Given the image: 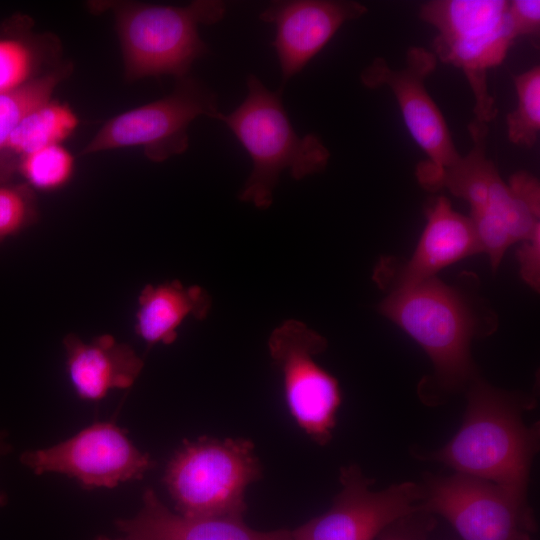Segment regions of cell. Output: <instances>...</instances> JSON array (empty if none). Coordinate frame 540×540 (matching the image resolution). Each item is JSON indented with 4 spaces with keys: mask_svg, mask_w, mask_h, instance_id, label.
<instances>
[{
    "mask_svg": "<svg viewBox=\"0 0 540 540\" xmlns=\"http://www.w3.org/2000/svg\"><path fill=\"white\" fill-rule=\"evenodd\" d=\"M72 71L73 63L67 60L57 70L0 94V184L10 182L4 171L3 156L12 131L28 112L52 98L55 88L67 79Z\"/></svg>",
    "mask_w": 540,
    "mask_h": 540,
    "instance_id": "21",
    "label": "cell"
},
{
    "mask_svg": "<svg viewBox=\"0 0 540 540\" xmlns=\"http://www.w3.org/2000/svg\"><path fill=\"white\" fill-rule=\"evenodd\" d=\"M74 157L62 144L50 145L24 157L17 173L33 190L53 191L68 183L74 172Z\"/></svg>",
    "mask_w": 540,
    "mask_h": 540,
    "instance_id": "23",
    "label": "cell"
},
{
    "mask_svg": "<svg viewBox=\"0 0 540 540\" xmlns=\"http://www.w3.org/2000/svg\"><path fill=\"white\" fill-rule=\"evenodd\" d=\"M517 256L520 263V274L522 279L533 288L539 291L540 286V226L531 235L522 241Z\"/></svg>",
    "mask_w": 540,
    "mask_h": 540,
    "instance_id": "27",
    "label": "cell"
},
{
    "mask_svg": "<svg viewBox=\"0 0 540 540\" xmlns=\"http://www.w3.org/2000/svg\"><path fill=\"white\" fill-rule=\"evenodd\" d=\"M127 540H293L291 531L254 530L243 518L187 517L172 512L148 488L142 507L132 518L116 520Z\"/></svg>",
    "mask_w": 540,
    "mask_h": 540,
    "instance_id": "15",
    "label": "cell"
},
{
    "mask_svg": "<svg viewBox=\"0 0 540 540\" xmlns=\"http://www.w3.org/2000/svg\"><path fill=\"white\" fill-rule=\"evenodd\" d=\"M219 112L216 94L188 74L175 79L166 96L118 114L106 121L79 156L141 146L153 162L184 153L189 146L188 127L199 116L213 118Z\"/></svg>",
    "mask_w": 540,
    "mask_h": 540,
    "instance_id": "7",
    "label": "cell"
},
{
    "mask_svg": "<svg viewBox=\"0 0 540 540\" xmlns=\"http://www.w3.org/2000/svg\"><path fill=\"white\" fill-rule=\"evenodd\" d=\"M34 20L15 13L0 23V94L17 89L60 68V38L51 32H35Z\"/></svg>",
    "mask_w": 540,
    "mask_h": 540,
    "instance_id": "18",
    "label": "cell"
},
{
    "mask_svg": "<svg viewBox=\"0 0 540 540\" xmlns=\"http://www.w3.org/2000/svg\"><path fill=\"white\" fill-rule=\"evenodd\" d=\"M87 6L91 13H113L128 82L190 74L192 64L208 53L199 25L217 23L226 13L225 3L219 0H196L186 6L90 1Z\"/></svg>",
    "mask_w": 540,
    "mask_h": 540,
    "instance_id": "2",
    "label": "cell"
},
{
    "mask_svg": "<svg viewBox=\"0 0 540 540\" xmlns=\"http://www.w3.org/2000/svg\"><path fill=\"white\" fill-rule=\"evenodd\" d=\"M63 344L71 385L86 401H99L113 389L131 387L143 369L135 351L110 335L84 342L69 334Z\"/></svg>",
    "mask_w": 540,
    "mask_h": 540,
    "instance_id": "17",
    "label": "cell"
},
{
    "mask_svg": "<svg viewBox=\"0 0 540 540\" xmlns=\"http://www.w3.org/2000/svg\"><path fill=\"white\" fill-rule=\"evenodd\" d=\"M261 475L252 441L203 436L184 441L167 465L164 482L183 516L243 518L246 489Z\"/></svg>",
    "mask_w": 540,
    "mask_h": 540,
    "instance_id": "6",
    "label": "cell"
},
{
    "mask_svg": "<svg viewBox=\"0 0 540 540\" xmlns=\"http://www.w3.org/2000/svg\"><path fill=\"white\" fill-rule=\"evenodd\" d=\"M508 17L515 37L536 38L540 30V1H508Z\"/></svg>",
    "mask_w": 540,
    "mask_h": 540,
    "instance_id": "25",
    "label": "cell"
},
{
    "mask_svg": "<svg viewBox=\"0 0 540 540\" xmlns=\"http://www.w3.org/2000/svg\"><path fill=\"white\" fill-rule=\"evenodd\" d=\"M418 511L446 519L463 540H533L527 498L492 482L455 472L428 475Z\"/></svg>",
    "mask_w": 540,
    "mask_h": 540,
    "instance_id": "8",
    "label": "cell"
},
{
    "mask_svg": "<svg viewBox=\"0 0 540 540\" xmlns=\"http://www.w3.org/2000/svg\"><path fill=\"white\" fill-rule=\"evenodd\" d=\"M472 147L452 166L436 168L427 161L416 166V178L430 191L447 188L466 200L470 214H486L502 220L514 242L527 239L540 226V207L527 202L501 178L487 156L488 124L475 119L468 125Z\"/></svg>",
    "mask_w": 540,
    "mask_h": 540,
    "instance_id": "10",
    "label": "cell"
},
{
    "mask_svg": "<svg viewBox=\"0 0 540 540\" xmlns=\"http://www.w3.org/2000/svg\"><path fill=\"white\" fill-rule=\"evenodd\" d=\"M79 118L66 102L50 98L28 112L7 142L3 167L8 180L17 173L19 162L44 147L62 144L77 129Z\"/></svg>",
    "mask_w": 540,
    "mask_h": 540,
    "instance_id": "20",
    "label": "cell"
},
{
    "mask_svg": "<svg viewBox=\"0 0 540 540\" xmlns=\"http://www.w3.org/2000/svg\"><path fill=\"white\" fill-rule=\"evenodd\" d=\"M435 54L423 47H410L405 66L392 69L384 58H375L360 73L361 83L370 89L388 87L398 103L405 125L427 155L429 164L447 168L461 154L451 137L439 107L426 89V79L437 65Z\"/></svg>",
    "mask_w": 540,
    "mask_h": 540,
    "instance_id": "13",
    "label": "cell"
},
{
    "mask_svg": "<svg viewBox=\"0 0 540 540\" xmlns=\"http://www.w3.org/2000/svg\"><path fill=\"white\" fill-rule=\"evenodd\" d=\"M425 213L427 222L423 233L413 255L401 268L395 288L435 277L443 268L482 252L472 221L453 210L445 196L433 199Z\"/></svg>",
    "mask_w": 540,
    "mask_h": 540,
    "instance_id": "16",
    "label": "cell"
},
{
    "mask_svg": "<svg viewBox=\"0 0 540 540\" xmlns=\"http://www.w3.org/2000/svg\"><path fill=\"white\" fill-rule=\"evenodd\" d=\"M458 432L441 449L423 456L456 472L499 485L527 498L529 475L539 448L540 424L527 426L529 401L476 378Z\"/></svg>",
    "mask_w": 540,
    "mask_h": 540,
    "instance_id": "1",
    "label": "cell"
},
{
    "mask_svg": "<svg viewBox=\"0 0 540 540\" xmlns=\"http://www.w3.org/2000/svg\"><path fill=\"white\" fill-rule=\"evenodd\" d=\"M10 449V445L4 440V434L0 432V455L7 453ZM6 501L5 495L0 492V505H3Z\"/></svg>",
    "mask_w": 540,
    "mask_h": 540,
    "instance_id": "28",
    "label": "cell"
},
{
    "mask_svg": "<svg viewBox=\"0 0 540 540\" xmlns=\"http://www.w3.org/2000/svg\"><path fill=\"white\" fill-rule=\"evenodd\" d=\"M341 490L329 510L291 531L293 540H374L398 520L418 512L423 488L412 481L373 491L374 480L355 464L341 468Z\"/></svg>",
    "mask_w": 540,
    "mask_h": 540,
    "instance_id": "11",
    "label": "cell"
},
{
    "mask_svg": "<svg viewBox=\"0 0 540 540\" xmlns=\"http://www.w3.org/2000/svg\"><path fill=\"white\" fill-rule=\"evenodd\" d=\"M210 309L211 298L201 287L179 281L147 285L139 295L135 331L149 346L168 345L186 318L204 319Z\"/></svg>",
    "mask_w": 540,
    "mask_h": 540,
    "instance_id": "19",
    "label": "cell"
},
{
    "mask_svg": "<svg viewBox=\"0 0 540 540\" xmlns=\"http://www.w3.org/2000/svg\"><path fill=\"white\" fill-rule=\"evenodd\" d=\"M20 460L36 474H65L89 489L141 479L155 464L111 422L94 423L57 445L24 452Z\"/></svg>",
    "mask_w": 540,
    "mask_h": 540,
    "instance_id": "12",
    "label": "cell"
},
{
    "mask_svg": "<svg viewBox=\"0 0 540 540\" xmlns=\"http://www.w3.org/2000/svg\"><path fill=\"white\" fill-rule=\"evenodd\" d=\"M39 218L34 190L25 182L0 184V243L32 226Z\"/></svg>",
    "mask_w": 540,
    "mask_h": 540,
    "instance_id": "24",
    "label": "cell"
},
{
    "mask_svg": "<svg viewBox=\"0 0 540 540\" xmlns=\"http://www.w3.org/2000/svg\"><path fill=\"white\" fill-rule=\"evenodd\" d=\"M516 109L507 115V135L515 145L532 148L540 131V67L513 75Z\"/></svg>",
    "mask_w": 540,
    "mask_h": 540,
    "instance_id": "22",
    "label": "cell"
},
{
    "mask_svg": "<svg viewBox=\"0 0 540 540\" xmlns=\"http://www.w3.org/2000/svg\"><path fill=\"white\" fill-rule=\"evenodd\" d=\"M429 514L416 512L390 525L380 540H425L433 527Z\"/></svg>",
    "mask_w": 540,
    "mask_h": 540,
    "instance_id": "26",
    "label": "cell"
},
{
    "mask_svg": "<svg viewBox=\"0 0 540 540\" xmlns=\"http://www.w3.org/2000/svg\"><path fill=\"white\" fill-rule=\"evenodd\" d=\"M368 12L355 1H274L260 14L263 22L275 26V48L282 86L298 74L348 21Z\"/></svg>",
    "mask_w": 540,
    "mask_h": 540,
    "instance_id": "14",
    "label": "cell"
},
{
    "mask_svg": "<svg viewBox=\"0 0 540 540\" xmlns=\"http://www.w3.org/2000/svg\"><path fill=\"white\" fill-rule=\"evenodd\" d=\"M379 311L406 332L429 356L434 385L446 393L469 386L477 376L470 354L477 319L456 288L436 277L394 290Z\"/></svg>",
    "mask_w": 540,
    "mask_h": 540,
    "instance_id": "4",
    "label": "cell"
},
{
    "mask_svg": "<svg viewBox=\"0 0 540 540\" xmlns=\"http://www.w3.org/2000/svg\"><path fill=\"white\" fill-rule=\"evenodd\" d=\"M96 540H127V539H111L105 536H99Z\"/></svg>",
    "mask_w": 540,
    "mask_h": 540,
    "instance_id": "29",
    "label": "cell"
},
{
    "mask_svg": "<svg viewBox=\"0 0 540 540\" xmlns=\"http://www.w3.org/2000/svg\"><path fill=\"white\" fill-rule=\"evenodd\" d=\"M419 17L438 32L433 40L437 60L465 74L475 103L474 119L489 124L497 115L488 90L487 72L499 66L516 39L506 0H433Z\"/></svg>",
    "mask_w": 540,
    "mask_h": 540,
    "instance_id": "5",
    "label": "cell"
},
{
    "mask_svg": "<svg viewBox=\"0 0 540 540\" xmlns=\"http://www.w3.org/2000/svg\"><path fill=\"white\" fill-rule=\"evenodd\" d=\"M243 102L229 114L218 112L252 160V170L239 199L258 209H267L280 174L288 169L300 180L325 170L330 152L313 133L300 137L283 106L282 90H269L255 75L246 80Z\"/></svg>",
    "mask_w": 540,
    "mask_h": 540,
    "instance_id": "3",
    "label": "cell"
},
{
    "mask_svg": "<svg viewBox=\"0 0 540 540\" xmlns=\"http://www.w3.org/2000/svg\"><path fill=\"white\" fill-rule=\"evenodd\" d=\"M268 347L291 416L310 439L328 444L342 396L337 379L314 360L327 348V340L304 323L287 320L273 330Z\"/></svg>",
    "mask_w": 540,
    "mask_h": 540,
    "instance_id": "9",
    "label": "cell"
}]
</instances>
